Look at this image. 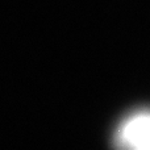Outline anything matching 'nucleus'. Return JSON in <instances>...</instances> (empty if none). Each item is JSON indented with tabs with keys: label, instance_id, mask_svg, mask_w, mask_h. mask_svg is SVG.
<instances>
[{
	"label": "nucleus",
	"instance_id": "1",
	"mask_svg": "<svg viewBox=\"0 0 150 150\" xmlns=\"http://www.w3.org/2000/svg\"><path fill=\"white\" fill-rule=\"evenodd\" d=\"M117 140L120 144L134 149L149 148V117L146 113L130 116L119 129Z\"/></svg>",
	"mask_w": 150,
	"mask_h": 150
}]
</instances>
